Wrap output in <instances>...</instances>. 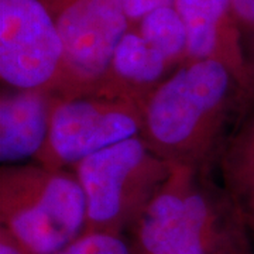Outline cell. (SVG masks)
Returning <instances> with one entry per match:
<instances>
[{
	"instance_id": "2",
	"label": "cell",
	"mask_w": 254,
	"mask_h": 254,
	"mask_svg": "<svg viewBox=\"0 0 254 254\" xmlns=\"http://www.w3.org/2000/svg\"><path fill=\"white\" fill-rule=\"evenodd\" d=\"M0 219L28 254H57L85 230L81 184L75 174L40 164L1 165Z\"/></svg>"
},
{
	"instance_id": "12",
	"label": "cell",
	"mask_w": 254,
	"mask_h": 254,
	"mask_svg": "<svg viewBox=\"0 0 254 254\" xmlns=\"http://www.w3.org/2000/svg\"><path fill=\"white\" fill-rule=\"evenodd\" d=\"M138 33L165 57L170 65L187 60L188 34L175 6L160 7L138 21Z\"/></svg>"
},
{
	"instance_id": "1",
	"label": "cell",
	"mask_w": 254,
	"mask_h": 254,
	"mask_svg": "<svg viewBox=\"0 0 254 254\" xmlns=\"http://www.w3.org/2000/svg\"><path fill=\"white\" fill-rule=\"evenodd\" d=\"M245 98L223 64L185 61L145 100L141 137L171 163L202 167L220 144L233 106Z\"/></svg>"
},
{
	"instance_id": "3",
	"label": "cell",
	"mask_w": 254,
	"mask_h": 254,
	"mask_svg": "<svg viewBox=\"0 0 254 254\" xmlns=\"http://www.w3.org/2000/svg\"><path fill=\"white\" fill-rule=\"evenodd\" d=\"M175 163L157 154L141 136L100 150L73 165L86 202L83 233L119 235L170 177ZM82 233V235H83Z\"/></svg>"
},
{
	"instance_id": "6",
	"label": "cell",
	"mask_w": 254,
	"mask_h": 254,
	"mask_svg": "<svg viewBox=\"0 0 254 254\" xmlns=\"http://www.w3.org/2000/svg\"><path fill=\"white\" fill-rule=\"evenodd\" d=\"M0 76L13 91L68 98L61 37L41 0H0Z\"/></svg>"
},
{
	"instance_id": "15",
	"label": "cell",
	"mask_w": 254,
	"mask_h": 254,
	"mask_svg": "<svg viewBox=\"0 0 254 254\" xmlns=\"http://www.w3.org/2000/svg\"><path fill=\"white\" fill-rule=\"evenodd\" d=\"M130 21H140L150 11L160 7L174 6L175 0H120Z\"/></svg>"
},
{
	"instance_id": "4",
	"label": "cell",
	"mask_w": 254,
	"mask_h": 254,
	"mask_svg": "<svg viewBox=\"0 0 254 254\" xmlns=\"http://www.w3.org/2000/svg\"><path fill=\"white\" fill-rule=\"evenodd\" d=\"M198 165L175 163L134 222L137 254H226L219 203Z\"/></svg>"
},
{
	"instance_id": "5",
	"label": "cell",
	"mask_w": 254,
	"mask_h": 254,
	"mask_svg": "<svg viewBox=\"0 0 254 254\" xmlns=\"http://www.w3.org/2000/svg\"><path fill=\"white\" fill-rule=\"evenodd\" d=\"M143 106L100 92L54 98L46 144L34 158L51 170H64L131 137L141 136Z\"/></svg>"
},
{
	"instance_id": "11",
	"label": "cell",
	"mask_w": 254,
	"mask_h": 254,
	"mask_svg": "<svg viewBox=\"0 0 254 254\" xmlns=\"http://www.w3.org/2000/svg\"><path fill=\"white\" fill-rule=\"evenodd\" d=\"M220 174L232 208L254 226V108L223 143Z\"/></svg>"
},
{
	"instance_id": "8",
	"label": "cell",
	"mask_w": 254,
	"mask_h": 254,
	"mask_svg": "<svg viewBox=\"0 0 254 254\" xmlns=\"http://www.w3.org/2000/svg\"><path fill=\"white\" fill-rule=\"evenodd\" d=\"M188 34L187 60L223 64L247 98H254V72L243 48L230 0H175Z\"/></svg>"
},
{
	"instance_id": "16",
	"label": "cell",
	"mask_w": 254,
	"mask_h": 254,
	"mask_svg": "<svg viewBox=\"0 0 254 254\" xmlns=\"http://www.w3.org/2000/svg\"><path fill=\"white\" fill-rule=\"evenodd\" d=\"M0 254H28L7 229L0 230Z\"/></svg>"
},
{
	"instance_id": "9",
	"label": "cell",
	"mask_w": 254,
	"mask_h": 254,
	"mask_svg": "<svg viewBox=\"0 0 254 254\" xmlns=\"http://www.w3.org/2000/svg\"><path fill=\"white\" fill-rule=\"evenodd\" d=\"M54 96L40 91H11L0 100V161L23 164L46 144Z\"/></svg>"
},
{
	"instance_id": "10",
	"label": "cell",
	"mask_w": 254,
	"mask_h": 254,
	"mask_svg": "<svg viewBox=\"0 0 254 254\" xmlns=\"http://www.w3.org/2000/svg\"><path fill=\"white\" fill-rule=\"evenodd\" d=\"M167 66L170 64L160 51L138 31L128 30L116 47L109 69L95 92L123 96L144 108L151 92L163 82Z\"/></svg>"
},
{
	"instance_id": "14",
	"label": "cell",
	"mask_w": 254,
	"mask_h": 254,
	"mask_svg": "<svg viewBox=\"0 0 254 254\" xmlns=\"http://www.w3.org/2000/svg\"><path fill=\"white\" fill-rule=\"evenodd\" d=\"M230 3L240 33L245 30L250 36L249 63L254 72V0H230Z\"/></svg>"
},
{
	"instance_id": "7",
	"label": "cell",
	"mask_w": 254,
	"mask_h": 254,
	"mask_svg": "<svg viewBox=\"0 0 254 254\" xmlns=\"http://www.w3.org/2000/svg\"><path fill=\"white\" fill-rule=\"evenodd\" d=\"M51 14L64 47L68 98L95 92L128 31L122 1L54 0Z\"/></svg>"
},
{
	"instance_id": "13",
	"label": "cell",
	"mask_w": 254,
	"mask_h": 254,
	"mask_svg": "<svg viewBox=\"0 0 254 254\" xmlns=\"http://www.w3.org/2000/svg\"><path fill=\"white\" fill-rule=\"evenodd\" d=\"M57 254H131L126 242L112 233H83Z\"/></svg>"
}]
</instances>
